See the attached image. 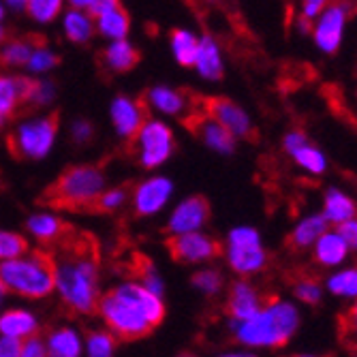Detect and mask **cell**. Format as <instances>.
Returning a JSON list of instances; mask_svg holds the SVG:
<instances>
[{
	"label": "cell",
	"mask_w": 357,
	"mask_h": 357,
	"mask_svg": "<svg viewBox=\"0 0 357 357\" xmlns=\"http://www.w3.org/2000/svg\"><path fill=\"white\" fill-rule=\"evenodd\" d=\"M54 257L56 289L73 312L94 314L99 310V244L90 234L73 229L56 246H47Z\"/></svg>",
	"instance_id": "1"
},
{
	"label": "cell",
	"mask_w": 357,
	"mask_h": 357,
	"mask_svg": "<svg viewBox=\"0 0 357 357\" xmlns=\"http://www.w3.org/2000/svg\"><path fill=\"white\" fill-rule=\"evenodd\" d=\"M105 192V172L99 165H71L39 195V204L77 214H92Z\"/></svg>",
	"instance_id": "2"
},
{
	"label": "cell",
	"mask_w": 357,
	"mask_h": 357,
	"mask_svg": "<svg viewBox=\"0 0 357 357\" xmlns=\"http://www.w3.org/2000/svg\"><path fill=\"white\" fill-rule=\"evenodd\" d=\"M0 289L28 300L47 298L56 289L54 257L47 248L32 250L28 257L0 264Z\"/></svg>",
	"instance_id": "3"
},
{
	"label": "cell",
	"mask_w": 357,
	"mask_h": 357,
	"mask_svg": "<svg viewBox=\"0 0 357 357\" xmlns=\"http://www.w3.org/2000/svg\"><path fill=\"white\" fill-rule=\"evenodd\" d=\"M236 336L248 347H282L300 326V310L289 302H270L252 319L236 323Z\"/></svg>",
	"instance_id": "4"
},
{
	"label": "cell",
	"mask_w": 357,
	"mask_h": 357,
	"mask_svg": "<svg viewBox=\"0 0 357 357\" xmlns=\"http://www.w3.org/2000/svg\"><path fill=\"white\" fill-rule=\"evenodd\" d=\"M58 126H60V112L47 114L39 120L24 122L13 133H9L7 148L20 160L43 158L56 142Z\"/></svg>",
	"instance_id": "5"
},
{
	"label": "cell",
	"mask_w": 357,
	"mask_h": 357,
	"mask_svg": "<svg viewBox=\"0 0 357 357\" xmlns=\"http://www.w3.org/2000/svg\"><path fill=\"white\" fill-rule=\"evenodd\" d=\"M96 312H101L109 332L122 340H137L154 330L148 319L131 302L122 300L114 291H107L99 298V310Z\"/></svg>",
	"instance_id": "6"
},
{
	"label": "cell",
	"mask_w": 357,
	"mask_h": 357,
	"mask_svg": "<svg viewBox=\"0 0 357 357\" xmlns=\"http://www.w3.org/2000/svg\"><path fill=\"white\" fill-rule=\"evenodd\" d=\"M227 261L231 270L238 274H257L268 264V252L261 244L257 229L250 227H238L229 234V244H227Z\"/></svg>",
	"instance_id": "7"
},
{
	"label": "cell",
	"mask_w": 357,
	"mask_h": 357,
	"mask_svg": "<svg viewBox=\"0 0 357 357\" xmlns=\"http://www.w3.org/2000/svg\"><path fill=\"white\" fill-rule=\"evenodd\" d=\"M202 112L206 118L222 126L234 139H255V128L248 114L225 96H202Z\"/></svg>",
	"instance_id": "8"
},
{
	"label": "cell",
	"mask_w": 357,
	"mask_h": 357,
	"mask_svg": "<svg viewBox=\"0 0 357 357\" xmlns=\"http://www.w3.org/2000/svg\"><path fill=\"white\" fill-rule=\"evenodd\" d=\"M165 248L169 257L176 264L190 266V264H202L208 259H214L222 252L220 242L212 240L204 234H182V236H169L165 240Z\"/></svg>",
	"instance_id": "9"
},
{
	"label": "cell",
	"mask_w": 357,
	"mask_h": 357,
	"mask_svg": "<svg viewBox=\"0 0 357 357\" xmlns=\"http://www.w3.org/2000/svg\"><path fill=\"white\" fill-rule=\"evenodd\" d=\"M112 122L122 139L126 142H137L142 128L150 122V107L146 99H128V96L120 94L112 103Z\"/></svg>",
	"instance_id": "10"
},
{
	"label": "cell",
	"mask_w": 357,
	"mask_h": 357,
	"mask_svg": "<svg viewBox=\"0 0 357 357\" xmlns=\"http://www.w3.org/2000/svg\"><path fill=\"white\" fill-rule=\"evenodd\" d=\"M139 146H142V165L146 169H152V167H158L160 163H165V160L172 156V150H174V133L172 128L163 122H156V120H150L137 137Z\"/></svg>",
	"instance_id": "11"
},
{
	"label": "cell",
	"mask_w": 357,
	"mask_h": 357,
	"mask_svg": "<svg viewBox=\"0 0 357 357\" xmlns=\"http://www.w3.org/2000/svg\"><path fill=\"white\" fill-rule=\"evenodd\" d=\"M144 99L150 109L154 107L163 114H172V116H178L180 120H184L188 114H192L199 107L202 96H197L190 90H172L165 86H156L144 96Z\"/></svg>",
	"instance_id": "12"
},
{
	"label": "cell",
	"mask_w": 357,
	"mask_h": 357,
	"mask_svg": "<svg viewBox=\"0 0 357 357\" xmlns=\"http://www.w3.org/2000/svg\"><path fill=\"white\" fill-rule=\"evenodd\" d=\"M210 218V204L202 195H192L186 197L172 214L167 222V231L172 236H182V234H197L202 227Z\"/></svg>",
	"instance_id": "13"
},
{
	"label": "cell",
	"mask_w": 357,
	"mask_h": 357,
	"mask_svg": "<svg viewBox=\"0 0 357 357\" xmlns=\"http://www.w3.org/2000/svg\"><path fill=\"white\" fill-rule=\"evenodd\" d=\"M347 22V7L344 5H328L323 9L317 26H314V41L319 50L334 54L340 47L342 30Z\"/></svg>",
	"instance_id": "14"
},
{
	"label": "cell",
	"mask_w": 357,
	"mask_h": 357,
	"mask_svg": "<svg viewBox=\"0 0 357 357\" xmlns=\"http://www.w3.org/2000/svg\"><path fill=\"white\" fill-rule=\"evenodd\" d=\"M116 296H120L122 300L131 302L146 319L152 328L160 326L165 319V304L160 298H156L154 294H150L148 289H144L139 282H124L118 284L116 289H112Z\"/></svg>",
	"instance_id": "15"
},
{
	"label": "cell",
	"mask_w": 357,
	"mask_h": 357,
	"mask_svg": "<svg viewBox=\"0 0 357 357\" xmlns=\"http://www.w3.org/2000/svg\"><path fill=\"white\" fill-rule=\"evenodd\" d=\"M174 190V184L167 178H152L142 182L135 188L133 204H135V214L137 216H150L156 214L169 199V195Z\"/></svg>",
	"instance_id": "16"
},
{
	"label": "cell",
	"mask_w": 357,
	"mask_h": 357,
	"mask_svg": "<svg viewBox=\"0 0 357 357\" xmlns=\"http://www.w3.org/2000/svg\"><path fill=\"white\" fill-rule=\"evenodd\" d=\"M261 308H264V296L252 284L236 282L231 287L229 298H227V312L234 317L236 323H244L252 319Z\"/></svg>",
	"instance_id": "17"
},
{
	"label": "cell",
	"mask_w": 357,
	"mask_h": 357,
	"mask_svg": "<svg viewBox=\"0 0 357 357\" xmlns=\"http://www.w3.org/2000/svg\"><path fill=\"white\" fill-rule=\"evenodd\" d=\"M28 231L35 236L37 240H41L43 244L47 246H56L58 242H62L64 238H67L75 227L69 225V222H64L62 218L54 216V214H35V216H30L28 222Z\"/></svg>",
	"instance_id": "18"
},
{
	"label": "cell",
	"mask_w": 357,
	"mask_h": 357,
	"mask_svg": "<svg viewBox=\"0 0 357 357\" xmlns=\"http://www.w3.org/2000/svg\"><path fill=\"white\" fill-rule=\"evenodd\" d=\"M47 39L43 35H24L11 43L5 45V50L0 52V67H22L28 64L37 50L45 47Z\"/></svg>",
	"instance_id": "19"
},
{
	"label": "cell",
	"mask_w": 357,
	"mask_h": 357,
	"mask_svg": "<svg viewBox=\"0 0 357 357\" xmlns=\"http://www.w3.org/2000/svg\"><path fill=\"white\" fill-rule=\"evenodd\" d=\"M0 334H3V338L26 340L37 334V319L28 310H20V308L5 310L0 314Z\"/></svg>",
	"instance_id": "20"
},
{
	"label": "cell",
	"mask_w": 357,
	"mask_h": 357,
	"mask_svg": "<svg viewBox=\"0 0 357 357\" xmlns=\"http://www.w3.org/2000/svg\"><path fill=\"white\" fill-rule=\"evenodd\" d=\"M142 60V54L128 43L126 39L124 41H114L103 54H101V64L112 71V73H126L135 69Z\"/></svg>",
	"instance_id": "21"
},
{
	"label": "cell",
	"mask_w": 357,
	"mask_h": 357,
	"mask_svg": "<svg viewBox=\"0 0 357 357\" xmlns=\"http://www.w3.org/2000/svg\"><path fill=\"white\" fill-rule=\"evenodd\" d=\"M349 255V246L342 242V238L336 231H326L314 242V257L321 266H340Z\"/></svg>",
	"instance_id": "22"
},
{
	"label": "cell",
	"mask_w": 357,
	"mask_h": 357,
	"mask_svg": "<svg viewBox=\"0 0 357 357\" xmlns=\"http://www.w3.org/2000/svg\"><path fill=\"white\" fill-rule=\"evenodd\" d=\"M328 231V220L321 214H312L304 220L298 222V227L289 236V246L296 250H304L308 246H312L323 234Z\"/></svg>",
	"instance_id": "23"
},
{
	"label": "cell",
	"mask_w": 357,
	"mask_h": 357,
	"mask_svg": "<svg viewBox=\"0 0 357 357\" xmlns=\"http://www.w3.org/2000/svg\"><path fill=\"white\" fill-rule=\"evenodd\" d=\"M195 67L206 79H220L222 77V60L218 45L212 37H204L197 47V58H195Z\"/></svg>",
	"instance_id": "24"
},
{
	"label": "cell",
	"mask_w": 357,
	"mask_h": 357,
	"mask_svg": "<svg viewBox=\"0 0 357 357\" xmlns=\"http://www.w3.org/2000/svg\"><path fill=\"white\" fill-rule=\"evenodd\" d=\"M357 214V208L353 204V199L349 195H344L342 190L338 188H330L326 192V208H323V218L328 222H336V225H342L347 220H353Z\"/></svg>",
	"instance_id": "25"
},
{
	"label": "cell",
	"mask_w": 357,
	"mask_h": 357,
	"mask_svg": "<svg viewBox=\"0 0 357 357\" xmlns=\"http://www.w3.org/2000/svg\"><path fill=\"white\" fill-rule=\"evenodd\" d=\"M47 357H79L82 342L75 330L71 328H58L47 338Z\"/></svg>",
	"instance_id": "26"
},
{
	"label": "cell",
	"mask_w": 357,
	"mask_h": 357,
	"mask_svg": "<svg viewBox=\"0 0 357 357\" xmlns=\"http://www.w3.org/2000/svg\"><path fill=\"white\" fill-rule=\"evenodd\" d=\"M128 28H131V17H128L126 9L120 3L112 11H107L105 15L96 20V30H99L103 37L114 39V41H124Z\"/></svg>",
	"instance_id": "27"
},
{
	"label": "cell",
	"mask_w": 357,
	"mask_h": 357,
	"mask_svg": "<svg viewBox=\"0 0 357 357\" xmlns=\"http://www.w3.org/2000/svg\"><path fill=\"white\" fill-rule=\"evenodd\" d=\"M172 47H174V56H176L178 64H182V67H195L199 39L195 37L192 32H188L184 28L172 30Z\"/></svg>",
	"instance_id": "28"
},
{
	"label": "cell",
	"mask_w": 357,
	"mask_h": 357,
	"mask_svg": "<svg viewBox=\"0 0 357 357\" xmlns=\"http://www.w3.org/2000/svg\"><path fill=\"white\" fill-rule=\"evenodd\" d=\"M22 109L17 77H0V126L7 124Z\"/></svg>",
	"instance_id": "29"
},
{
	"label": "cell",
	"mask_w": 357,
	"mask_h": 357,
	"mask_svg": "<svg viewBox=\"0 0 357 357\" xmlns=\"http://www.w3.org/2000/svg\"><path fill=\"white\" fill-rule=\"evenodd\" d=\"M64 32H67V39L69 41L82 45V43H86V41L92 39V35H94V24H92V20L86 13L71 9L67 13V17H64Z\"/></svg>",
	"instance_id": "30"
},
{
	"label": "cell",
	"mask_w": 357,
	"mask_h": 357,
	"mask_svg": "<svg viewBox=\"0 0 357 357\" xmlns=\"http://www.w3.org/2000/svg\"><path fill=\"white\" fill-rule=\"evenodd\" d=\"M291 156H294V160H296V163H298L302 169H306V172H310V174H323V172H326V167H328L326 156H323L321 150H317V148L310 146V144L298 148L296 152H291Z\"/></svg>",
	"instance_id": "31"
},
{
	"label": "cell",
	"mask_w": 357,
	"mask_h": 357,
	"mask_svg": "<svg viewBox=\"0 0 357 357\" xmlns=\"http://www.w3.org/2000/svg\"><path fill=\"white\" fill-rule=\"evenodd\" d=\"M118 338L112 332L94 330L88 334V357H114Z\"/></svg>",
	"instance_id": "32"
},
{
	"label": "cell",
	"mask_w": 357,
	"mask_h": 357,
	"mask_svg": "<svg viewBox=\"0 0 357 357\" xmlns=\"http://www.w3.org/2000/svg\"><path fill=\"white\" fill-rule=\"evenodd\" d=\"M328 289L334 296H342V298H357V268L351 270H342L338 274H334L328 280Z\"/></svg>",
	"instance_id": "33"
},
{
	"label": "cell",
	"mask_w": 357,
	"mask_h": 357,
	"mask_svg": "<svg viewBox=\"0 0 357 357\" xmlns=\"http://www.w3.org/2000/svg\"><path fill=\"white\" fill-rule=\"evenodd\" d=\"M28 250V242L24 236L13 231H0V259L3 261H11V259L24 257Z\"/></svg>",
	"instance_id": "34"
},
{
	"label": "cell",
	"mask_w": 357,
	"mask_h": 357,
	"mask_svg": "<svg viewBox=\"0 0 357 357\" xmlns=\"http://www.w3.org/2000/svg\"><path fill=\"white\" fill-rule=\"evenodd\" d=\"M24 9L28 11V15L32 20L47 24L58 17V13L62 11V3L60 0H30V3H26Z\"/></svg>",
	"instance_id": "35"
},
{
	"label": "cell",
	"mask_w": 357,
	"mask_h": 357,
	"mask_svg": "<svg viewBox=\"0 0 357 357\" xmlns=\"http://www.w3.org/2000/svg\"><path fill=\"white\" fill-rule=\"evenodd\" d=\"M128 199V188H112L105 190L99 199H96L92 214H112L116 210H120Z\"/></svg>",
	"instance_id": "36"
},
{
	"label": "cell",
	"mask_w": 357,
	"mask_h": 357,
	"mask_svg": "<svg viewBox=\"0 0 357 357\" xmlns=\"http://www.w3.org/2000/svg\"><path fill=\"white\" fill-rule=\"evenodd\" d=\"M190 282H192V287H197L199 291H204V294H208V296H214V294H218V291L222 289V276L216 270H199V272H195Z\"/></svg>",
	"instance_id": "37"
},
{
	"label": "cell",
	"mask_w": 357,
	"mask_h": 357,
	"mask_svg": "<svg viewBox=\"0 0 357 357\" xmlns=\"http://www.w3.org/2000/svg\"><path fill=\"white\" fill-rule=\"evenodd\" d=\"M54 96H56L54 84H50V82H35V88H32V94H30V99H28L24 109L32 112V109H37V107H43V105L54 101Z\"/></svg>",
	"instance_id": "38"
},
{
	"label": "cell",
	"mask_w": 357,
	"mask_h": 357,
	"mask_svg": "<svg viewBox=\"0 0 357 357\" xmlns=\"http://www.w3.org/2000/svg\"><path fill=\"white\" fill-rule=\"evenodd\" d=\"M58 64H60V56L45 50V47H41V50H37L35 54H32V58L28 60V69L43 73V71H50V69L58 67Z\"/></svg>",
	"instance_id": "39"
},
{
	"label": "cell",
	"mask_w": 357,
	"mask_h": 357,
	"mask_svg": "<svg viewBox=\"0 0 357 357\" xmlns=\"http://www.w3.org/2000/svg\"><path fill=\"white\" fill-rule=\"evenodd\" d=\"M296 296L306 304H317L321 300V284L312 278H304L296 282Z\"/></svg>",
	"instance_id": "40"
},
{
	"label": "cell",
	"mask_w": 357,
	"mask_h": 357,
	"mask_svg": "<svg viewBox=\"0 0 357 357\" xmlns=\"http://www.w3.org/2000/svg\"><path fill=\"white\" fill-rule=\"evenodd\" d=\"M20 357H47V349L45 342L39 336H30L26 340H22V351Z\"/></svg>",
	"instance_id": "41"
},
{
	"label": "cell",
	"mask_w": 357,
	"mask_h": 357,
	"mask_svg": "<svg viewBox=\"0 0 357 357\" xmlns=\"http://www.w3.org/2000/svg\"><path fill=\"white\" fill-rule=\"evenodd\" d=\"M94 135V126L88 122V120H75L73 126H71V137L77 146H84L92 139Z\"/></svg>",
	"instance_id": "42"
},
{
	"label": "cell",
	"mask_w": 357,
	"mask_h": 357,
	"mask_svg": "<svg viewBox=\"0 0 357 357\" xmlns=\"http://www.w3.org/2000/svg\"><path fill=\"white\" fill-rule=\"evenodd\" d=\"M336 234L342 238V242H344L349 248H357V218L338 225V231H336Z\"/></svg>",
	"instance_id": "43"
},
{
	"label": "cell",
	"mask_w": 357,
	"mask_h": 357,
	"mask_svg": "<svg viewBox=\"0 0 357 357\" xmlns=\"http://www.w3.org/2000/svg\"><path fill=\"white\" fill-rule=\"evenodd\" d=\"M22 340L13 338H0V357H20Z\"/></svg>",
	"instance_id": "44"
},
{
	"label": "cell",
	"mask_w": 357,
	"mask_h": 357,
	"mask_svg": "<svg viewBox=\"0 0 357 357\" xmlns=\"http://www.w3.org/2000/svg\"><path fill=\"white\" fill-rule=\"evenodd\" d=\"M308 144V139H306V135L304 133H300V131H291L287 137H284V150L291 154V152H296L298 148H302V146H306Z\"/></svg>",
	"instance_id": "45"
},
{
	"label": "cell",
	"mask_w": 357,
	"mask_h": 357,
	"mask_svg": "<svg viewBox=\"0 0 357 357\" xmlns=\"http://www.w3.org/2000/svg\"><path fill=\"white\" fill-rule=\"evenodd\" d=\"M326 7L328 5L323 3V0H310V3H304V7H302V17L310 22L314 15L323 13V9H326Z\"/></svg>",
	"instance_id": "46"
},
{
	"label": "cell",
	"mask_w": 357,
	"mask_h": 357,
	"mask_svg": "<svg viewBox=\"0 0 357 357\" xmlns=\"http://www.w3.org/2000/svg\"><path fill=\"white\" fill-rule=\"evenodd\" d=\"M344 328H347V336L357 338V304L349 310V314L344 319Z\"/></svg>",
	"instance_id": "47"
},
{
	"label": "cell",
	"mask_w": 357,
	"mask_h": 357,
	"mask_svg": "<svg viewBox=\"0 0 357 357\" xmlns=\"http://www.w3.org/2000/svg\"><path fill=\"white\" fill-rule=\"evenodd\" d=\"M300 28H302V32H308V30H312V24L308 22V20H304V17H300Z\"/></svg>",
	"instance_id": "48"
},
{
	"label": "cell",
	"mask_w": 357,
	"mask_h": 357,
	"mask_svg": "<svg viewBox=\"0 0 357 357\" xmlns=\"http://www.w3.org/2000/svg\"><path fill=\"white\" fill-rule=\"evenodd\" d=\"M220 357H257V355H250V353H231V355H220Z\"/></svg>",
	"instance_id": "49"
},
{
	"label": "cell",
	"mask_w": 357,
	"mask_h": 357,
	"mask_svg": "<svg viewBox=\"0 0 357 357\" xmlns=\"http://www.w3.org/2000/svg\"><path fill=\"white\" fill-rule=\"evenodd\" d=\"M3 41H5V28L0 26V43H3Z\"/></svg>",
	"instance_id": "50"
},
{
	"label": "cell",
	"mask_w": 357,
	"mask_h": 357,
	"mask_svg": "<svg viewBox=\"0 0 357 357\" xmlns=\"http://www.w3.org/2000/svg\"><path fill=\"white\" fill-rule=\"evenodd\" d=\"M3 15H5V11H3V7H0V20H3Z\"/></svg>",
	"instance_id": "51"
},
{
	"label": "cell",
	"mask_w": 357,
	"mask_h": 357,
	"mask_svg": "<svg viewBox=\"0 0 357 357\" xmlns=\"http://www.w3.org/2000/svg\"><path fill=\"white\" fill-rule=\"evenodd\" d=\"M3 296H5V291H3V289H0V300H3Z\"/></svg>",
	"instance_id": "52"
},
{
	"label": "cell",
	"mask_w": 357,
	"mask_h": 357,
	"mask_svg": "<svg viewBox=\"0 0 357 357\" xmlns=\"http://www.w3.org/2000/svg\"><path fill=\"white\" fill-rule=\"evenodd\" d=\"M296 357H314V355H296Z\"/></svg>",
	"instance_id": "53"
}]
</instances>
